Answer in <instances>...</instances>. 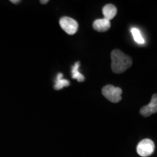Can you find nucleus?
<instances>
[{"label":"nucleus","mask_w":157,"mask_h":157,"mask_svg":"<svg viewBox=\"0 0 157 157\" xmlns=\"http://www.w3.org/2000/svg\"><path fill=\"white\" fill-rule=\"evenodd\" d=\"M10 2H11L14 3V4H17V3H19L20 2L19 0H17V1H13V0H12V1H10Z\"/></svg>","instance_id":"12"},{"label":"nucleus","mask_w":157,"mask_h":157,"mask_svg":"<svg viewBox=\"0 0 157 157\" xmlns=\"http://www.w3.org/2000/svg\"><path fill=\"white\" fill-rule=\"evenodd\" d=\"M48 2H49L48 0H44V1H43V0H41V1H40V3L42 4V5H45V4H47Z\"/></svg>","instance_id":"11"},{"label":"nucleus","mask_w":157,"mask_h":157,"mask_svg":"<svg viewBox=\"0 0 157 157\" xmlns=\"http://www.w3.org/2000/svg\"><path fill=\"white\" fill-rule=\"evenodd\" d=\"M80 66V62L77 61L75 63V64L72 66V69H71V73H72V78L74 79H76L78 82H84L85 78L84 76L82 75V74L80 73L79 71H78V68H79Z\"/></svg>","instance_id":"9"},{"label":"nucleus","mask_w":157,"mask_h":157,"mask_svg":"<svg viewBox=\"0 0 157 157\" xmlns=\"http://www.w3.org/2000/svg\"><path fill=\"white\" fill-rule=\"evenodd\" d=\"M111 70L115 74H122L131 67L132 60L131 58L121 50H113L111 54Z\"/></svg>","instance_id":"1"},{"label":"nucleus","mask_w":157,"mask_h":157,"mask_svg":"<svg viewBox=\"0 0 157 157\" xmlns=\"http://www.w3.org/2000/svg\"><path fill=\"white\" fill-rule=\"evenodd\" d=\"M131 34H132L133 39L135 42L139 44H143L145 43L144 38H143L142 34H141L140 31L137 28H132L130 30Z\"/></svg>","instance_id":"10"},{"label":"nucleus","mask_w":157,"mask_h":157,"mask_svg":"<svg viewBox=\"0 0 157 157\" xmlns=\"http://www.w3.org/2000/svg\"><path fill=\"white\" fill-rule=\"evenodd\" d=\"M155 145L151 139H143L137 144L136 151L137 154L142 157H148L154 152Z\"/></svg>","instance_id":"3"},{"label":"nucleus","mask_w":157,"mask_h":157,"mask_svg":"<svg viewBox=\"0 0 157 157\" xmlns=\"http://www.w3.org/2000/svg\"><path fill=\"white\" fill-rule=\"evenodd\" d=\"M117 13V9L112 4H108L105 5L103 8V14L104 18L111 21L116 16Z\"/></svg>","instance_id":"7"},{"label":"nucleus","mask_w":157,"mask_h":157,"mask_svg":"<svg viewBox=\"0 0 157 157\" xmlns=\"http://www.w3.org/2000/svg\"><path fill=\"white\" fill-rule=\"evenodd\" d=\"M93 27L94 30L98 32H105L111 28V23L105 18L97 19L93 22Z\"/></svg>","instance_id":"6"},{"label":"nucleus","mask_w":157,"mask_h":157,"mask_svg":"<svg viewBox=\"0 0 157 157\" xmlns=\"http://www.w3.org/2000/svg\"><path fill=\"white\" fill-rule=\"evenodd\" d=\"M60 25L66 34H75L78 31V24L75 20L69 17H63L60 19Z\"/></svg>","instance_id":"4"},{"label":"nucleus","mask_w":157,"mask_h":157,"mask_svg":"<svg viewBox=\"0 0 157 157\" xmlns=\"http://www.w3.org/2000/svg\"><path fill=\"white\" fill-rule=\"evenodd\" d=\"M70 85V82L68 80L63 78V74L59 73L57 75L56 82L54 85V89L56 90H60L65 87H68Z\"/></svg>","instance_id":"8"},{"label":"nucleus","mask_w":157,"mask_h":157,"mask_svg":"<svg viewBox=\"0 0 157 157\" xmlns=\"http://www.w3.org/2000/svg\"><path fill=\"white\" fill-rule=\"evenodd\" d=\"M102 94L111 103H117L121 100L122 90L119 87H116L111 84H108L103 87Z\"/></svg>","instance_id":"2"},{"label":"nucleus","mask_w":157,"mask_h":157,"mask_svg":"<svg viewBox=\"0 0 157 157\" xmlns=\"http://www.w3.org/2000/svg\"><path fill=\"white\" fill-rule=\"evenodd\" d=\"M157 111V95H153L150 103L141 108L140 113L143 117H148L151 114L156 113Z\"/></svg>","instance_id":"5"}]
</instances>
